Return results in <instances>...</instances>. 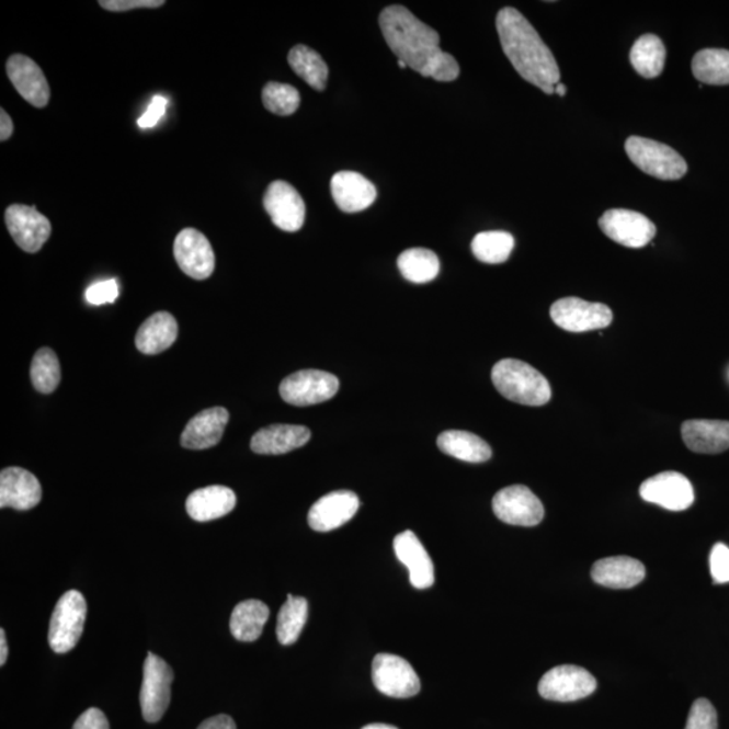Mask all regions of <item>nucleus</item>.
Returning <instances> with one entry per match:
<instances>
[{
	"mask_svg": "<svg viewBox=\"0 0 729 729\" xmlns=\"http://www.w3.org/2000/svg\"><path fill=\"white\" fill-rule=\"evenodd\" d=\"M383 36L399 60L424 78L453 81L459 66L452 55L441 49V37L405 5L392 4L380 14Z\"/></svg>",
	"mask_w": 729,
	"mask_h": 729,
	"instance_id": "obj_1",
	"label": "nucleus"
},
{
	"mask_svg": "<svg viewBox=\"0 0 729 729\" xmlns=\"http://www.w3.org/2000/svg\"><path fill=\"white\" fill-rule=\"evenodd\" d=\"M496 27L504 54L517 73L547 95H553L556 86L561 83V71L556 57L526 16L516 9L504 8L499 11Z\"/></svg>",
	"mask_w": 729,
	"mask_h": 729,
	"instance_id": "obj_2",
	"label": "nucleus"
},
{
	"mask_svg": "<svg viewBox=\"0 0 729 729\" xmlns=\"http://www.w3.org/2000/svg\"><path fill=\"white\" fill-rule=\"evenodd\" d=\"M492 381L505 399L517 405L540 407L551 400L550 383L540 372L523 361H499L492 369Z\"/></svg>",
	"mask_w": 729,
	"mask_h": 729,
	"instance_id": "obj_3",
	"label": "nucleus"
},
{
	"mask_svg": "<svg viewBox=\"0 0 729 729\" xmlns=\"http://www.w3.org/2000/svg\"><path fill=\"white\" fill-rule=\"evenodd\" d=\"M629 160L640 171L659 180H680L687 172V164L670 146L649 138L629 137L626 141Z\"/></svg>",
	"mask_w": 729,
	"mask_h": 729,
	"instance_id": "obj_4",
	"label": "nucleus"
},
{
	"mask_svg": "<svg viewBox=\"0 0 729 729\" xmlns=\"http://www.w3.org/2000/svg\"><path fill=\"white\" fill-rule=\"evenodd\" d=\"M87 602L78 591H69L58 600L49 624L48 641L57 654L75 649L83 634Z\"/></svg>",
	"mask_w": 729,
	"mask_h": 729,
	"instance_id": "obj_5",
	"label": "nucleus"
},
{
	"mask_svg": "<svg viewBox=\"0 0 729 729\" xmlns=\"http://www.w3.org/2000/svg\"><path fill=\"white\" fill-rule=\"evenodd\" d=\"M173 670L159 656L149 652L144 664V681L139 704H141L144 719L157 722L164 716L171 704V685Z\"/></svg>",
	"mask_w": 729,
	"mask_h": 729,
	"instance_id": "obj_6",
	"label": "nucleus"
},
{
	"mask_svg": "<svg viewBox=\"0 0 729 729\" xmlns=\"http://www.w3.org/2000/svg\"><path fill=\"white\" fill-rule=\"evenodd\" d=\"M340 389V380L331 373L322 371H300L284 378L280 395L285 402L295 407H308L328 401Z\"/></svg>",
	"mask_w": 729,
	"mask_h": 729,
	"instance_id": "obj_7",
	"label": "nucleus"
},
{
	"mask_svg": "<svg viewBox=\"0 0 729 729\" xmlns=\"http://www.w3.org/2000/svg\"><path fill=\"white\" fill-rule=\"evenodd\" d=\"M550 315L558 328L569 332L606 329L614 320V314L608 306L589 303L580 297L559 299L551 306Z\"/></svg>",
	"mask_w": 729,
	"mask_h": 729,
	"instance_id": "obj_8",
	"label": "nucleus"
},
{
	"mask_svg": "<svg viewBox=\"0 0 729 729\" xmlns=\"http://www.w3.org/2000/svg\"><path fill=\"white\" fill-rule=\"evenodd\" d=\"M596 687V679L588 670L562 664L542 676L538 690L540 696L550 702L570 703L591 696Z\"/></svg>",
	"mask_w": 729,
	"mask_h": 729,
	"instance_id": "obj_9",
	"label": "nucleus"
},
{
	"mask_svg": "<svg viewBox=\"0 0 729 729\" xmlns=\"http://www.w3.org/2000/svg\"><path fill=\"white\" fill-rule=\"evenodd\" d=\"M373 684L378 692L394 698H410L420 692L419 676L405 658L378 654L372 664Z\"/></svg>",
	"mask_w": 729,
	"mask_h": 729,
	"instance_id": "obj_10",
	"label": "nucleus"
},
{
	"mask_svg": "<svg viewBox=\"0 0 729 729\" xmlns=\"http://www.w3.org/2000/svg\"><path fill=\"white\" fill-rule=\"evenodd\" d=\"M494 515L512 526L534 527L544 521L542 501L524 486L501 489L492 501Z\"/></svg>",
	"mask_w": 729,
	"mask_h": 729,
	"instance_id": "obj_11",
	"label": "nucleus"
},
{
	"mask_svg": "<svg viewBox=\"0 0 729 729\" xmlns=\"http://www.w3.org/2000/svg\"><path fill=\"white\" fill-rule=\"evenodd\" d=\"M599 225L606 237L626 248H645L657 235L656 225L643 214L631 209H608Z\"/></svg>",
	"mask_w": 729,
	"mask_h": 729,
	"instance_id": "obj_12",
	"label": "nucleus"
},
{
	"mask_svg": "<svg viewBox=\"0 0 729 729\" xmlns=\"http://www.w3.org/2000/svg\"><path fill=\"white\" fill-rule=\"evenodd\" d=\"M5 226L16 244L27 253H37L52 235V225L36 207L13 204L4 214Z\"/></svg>",
	"mask_w": 729,
	"mask_h": 729,
	"instance_id": "obj_13",
	"label": "nucleus"
},
{
	"mask_svg": "<svg viewBox=\"0 0 729 729\" xmlns=\"http://www.w3.org/2000/svg\"><path fill=\"white\" fill-rule=\"evenodd\" d=\"M639 492L647 503L674 512L690 509L694 501L692 482L679 471H663L649 478L641 483Z\"/></svg>",
	"mask_w": 729,
	"mask_h": 729,
	"instance_id": "obj_14",
	"label": "nucleus"
},
{
	"mask_svg": "<svg viewBox=\"0 0 729 729\" xmlns=\"http://www.w3.org/2000/svg\"><path fill=\"white\" fill-rule=\"evenodd\" d=\"M174 259L186 276L195 280L212 277L215 254L206 236L195 229H184L174 239Z\"/></svg>",
	"mask_w": 729,
	"mask_h": 729,
	"instance_id": "obj_15",
	"label": "nucleus"
},
{
	"mask_svg": "<svg viewBox=\"0 0 729 729\" xmlns=\"http://www.w3.org/2000/svg\"><path fill=\"white\" fill-rule=\"evenodd\" d=\"M265 212L273 225L287 232L299 231L305 225L306 204L299 192L287 182H273L264 195Z\"/></svg>",
	"mask_w": 729,
	"mask_h": 729,
	"instance_id": "obj_16",
	"label": "nucleus"
},
{
	"mask_svg": "<svg viewBox=\"0 0 729 729\" xmlns=\"http://www.w3.org/2000/svg\"><path fill=\"white\" fill-rule=\"evenodd\" d=\"M360 509L358 496L350 491H337L323 496L308 512V524L318 533H329L352 521Z\"/></svg>",
	"mask_w": 729,
	"mask_h": 729,
	"instance_id": "obj_17",
	"label": "nucleus"
},
{
	"mask_svg": "<svg viewBox=\"0 0 729 729\" xmlns=\"http://www.w3.org/2000/svg\"><path fill=\"white\" fill-rule=\"evenodd\" d=\"M9 79L27 103L37 109L46 107L50 99V87L36 62L23 55L9 58L5 66Z\"/></svg>",
	"mask_w": 729,
	"mask_h": 729,
	"instance_id": "obj_18",
	"label": "nucleus"
},
{
	"mask_svg": "<svg viewBox=\"0 0 729 729\" xmlns=\"http://www.w3.org/2000/svg\"><path fill=\"white\" fill-rule=\"evenodd\" d=\"M43 499L38 478L21 468H8L0 474V509L27 511Z\"/></svg>",
	"mask_w": 729,
	"mask_h": 729,
	"instance_id": "obj_19",
	"label": "nucleus"
},
{
	"mask_svg": "<svg viewBox=\"0 0 729 729\" xmlns=\"http://www.w3.org/2000/svg\"><path fill=\"white\" fill-rule=\"evenodd\" d=\"M330 186L338 208L348 214L364 212L377 197L376 186L357 172L335 173Z\"/></svg>",
	"mask_w": 729,
	"mask_h": 729,
	"instance_id": "obj_20",
	"label": "nucleus"
},
{
	"mask_svg": "<svg viewBox=\"0 0 729 729\" xmlns=\"http://www.w3.org/2000/svg\"><path fill=\"white\" fill-rule=\"evenodd\" d=\"M396 557L410 571L411 585L417 589H429L434 585V563L428 550L412 531L396 536L394 540Z\"/></svg>",
	"mask_w": 729,
	"mask_h": 729,
	"instance_id": "obj_21",
	"label": "nucleus"
},
{
	"mask_svg": "<svg viewBox=\"0 0 729 729\" xmlns=\"http://www.w3.org/2000/svg\"><path fill=\"white\" fill-rule=\"evenodd\" d=\"M229 411L224 407H214L197 413L185 425L182 434V446L190 451H206L217 446L224 436L227 423H229Z\"/></svg>",
	"mask_w": 729,
	"mask_h": 729,
	"instance_id": "obj_22",
	"label": "nucleus"
},
{
	"mask_svg": "<svg viewBox=\"0 0 729 729\" xmlns=\"http://www.w3.org/2000/svg\"><path fill=\"white\" fill-rule=\"evenodd\" d=\"M682 440L693 453L720 454L729 448L727 420H686L681 429Z\"/></svg>",
	"mask_w": 729,
	"mask_h": 729,
	"instance_id": "obj_23",
	"label": "nucleus"
},
{
	"mask_svg": "<svg viewBox=\"0 0 729 729\" xmlns=\"http://www.w3.org/2000/svg\"><path fill=\"white\" fill-rule=\"evenodd\" d=\"M310 437L305 425L274 424L255 433L250 447L262 456H280L307 445Z\"/></svg>",
	"mask_w": 729,
	"mask_h": 729,
	"instance_id": "obj_24",
	"label": "nucleus"
},
{
	"mask_svg": "<svg viewBox=\"0 0 729 729\" xmlns=\"http://www.w3.org/2000/svg\"><path fill=\"white\" fill-rule=\"evenodd\" d=\"M237 496L232 489L212 486L192 492L186 499V512L196 522H212L236 509Z\"/></svg>",
	"mask_w": 729,
	"mask_h": 729,
	"instance_id": "obj_25",
	"label": "nucleus"
},
{
	"mask_svg": "<svg viewBox=\"0 0 729 729\" xmlns=\"http://www.w3.org/2000/svg\"><path fill=\"white\" fill-rule=\"evenodd\" d=\"M646 568L631 557L600 559L592 568V579L599 585L611 589H629L645 580Z\"/></svg>",
	"mask_w": 729,
	"mask_h": 729,
	"instance_id": "obj_26",
	"label": "nucleus"
},
{
	"mask_svg": "<svg viewBox=\"0 0 729 729\" xmlns=\"http://www.w3.org/2000/svg\"><path fill=\"white\" fill-rule=\"evenodd\" d=\"M179 326L171 314L161 311L151 315L139 328L136 346L144 354L155 355L166 352L178 340Z\"/></svg>",
	"mask_w": 729,
	"mask_h": 729,
	"instance_id": "obj_27",
	"label": "nucleus"
},
{
	"mask_svg": "<svg viewBox=\"0 0 729 729\" xmlns=\"http://www.w3.org/2000/svg\"><path fill=\"white\" fill-rule=\"evenodd\" d=\"M437 447L447 456L464 460V463L482 464L492 457V448L480 436L468 431H445L436 441Z\"/></svg>",
	"mask_w": 729,
	"mask_h": 729,
	"instance_id": "obj_28",
	"label": "nucleus"
},
{
	"mask_svg": "<svg viewBox=\"0 0 729 729\" xmlns=\"http://www.w3.org/2000/svg\"><path fill=\"white\" fill-rule=\"evenodd\" d=\"M270 619V608L260 600H247L232 611L230 631L239 641H254L261 637L262 629Z\"/></svg>",
	"mask_w": 729,
	"mask_h": 729,
	"instance_id": "obj_29",
	"label": "nucleus"
},
{
	"mask_svg": "<svg viewBox=\"0 0 729 729\" xmlns=\"http://www.w3.org/2000/svg\"><path fill=\"white\" fill-rule=\"evenodd\" d=\"M288 62L299 78L312 87L314 90L323 91L328 86L329 67L322 56L306 45H296L288 55Z\"/></svg>",
	"mask_w": 729,
	"mask_h": 729,
	"instance_id": "obj_30",
	"label": "nucleus"
},
{
	"mask_svg": "<svg viewBox=\"0 0 729 729\" xmlns=\"http://www.w3.org/2000/svg\"><path fill=\"white\" fill-rule=\"evenodd\" d=\"M635 71L646 79L658 78L667 61V48L654 34H645L634 44L629 54Z\"/></svg>",
	"mask_w": 729,
	"mask_h": 729,
	"instance_id": "obj_31",
	"label": "nucleus"
},
{
	"mask_svg": "<svg viewBox=\"0 0 729 729\" xmlns=\"http://www.w3.org/2000/svg\"><path fill=\"white\" fill-rule=\"evenodd\" d=\"M399 271L408 282L425 284L440 274V259L429 249L415 248L402 252L398 260Z\"/></svg>",
	"mask_w": 729,
	"mask_h": 729,
	"instance_id": "obj_32",
	"label": "nucleus"
},
{
	"mask_svg": "<svg viewBox=\"0 0 729 729\" xmlns=\"http://www.w3.org/2000/svg\"><path fill=\"white\" fill-rule=\"evenodd\" d=\"M692 71L702 84L729 86V50H699L693 57Z\"/></svg>",
	"mask_w": 729,
	"mask_h": 729,
	"instance_id": "obj_33",
	"label": "nucleus"
},
{
	"mask_svg": "<svg viewBox=\"0 0 729 729\" xmlns=\"http://www.w3.org/2000/svg\"><path fill=\"white\" fill-rule=\"evenodd\" d=\"M513 248L515 238L506 231H483L471 242L476 259L491 265L503 264L510 259Z\"/></svg>",
	"mask_w": 729,
	"mask_h": 729,
	"instance_id": "obj_34",
	"label": "nucleus"
},
{
	"mask_svg": "<svg viewBox=\"0 0 729 729\" xmlns=\"http://www.w3.org/2000/svg\"><path fill=\"white\" fill-rule=\"evenodd\" d=\"M308 619V602L305 597L289 594L287 602L280 610L277 619V639L283 646L294 645L300 638Z\"/></svg>",
	"mask_w": 729,
	"mask_h": 729,
	"instance_id": "obj_35",
	"label": "nucleus"
},
{
	"mask_svg": "<svg viewBox=\"0 0 729 729\" xmlns=\"http://www.w3.org/2000/svg\"><path fill=\"white\" fill-rule=\"evenodd\" d=\"M31 378L39 394L55 392L61 380L60 363L54 350L39 349L32 361Z\"/></svg>",
	"mask_w": 729,
	"mask_h": 729,
	"instance_id": "obj_36",
	"label": "nucleus"
},
{
	"mask_svg": "<svg viewBox=\"0 0 729 729\" xmlns=\"http://www.w3.org/2000/svg\"><path fill=\"white\" fill-rule=\"evenodd\" d=\"M262 103L272 114L289 116L300 107V93L295 87L272 81L262 90Z\"/></svg>",
	"mask_w": 729,
	"mask_h": 729,
	"instance_id": "obj_37",
	"label": "nucleus"
},
{
	"mask_svg": "<svg viewBox=\"0 0 729 729\" xmlns=\"http://www.w3.org/2000/svg\"><path fill=\"white\" fill-rule=\"evenodd\" d=\"M685 729H717V714L707 698H698L692 705Z\"/></svg>",
	"mask_w": 729,
	"mask_h": 729,
	"instance_id": "obj_38",
	"label": "nucleus"
},
{
	"mask_svg": "<svg viewBox=\"0 0 729 729\" xmlns=\"http://www.w3.org/2000/svg\"><path fill=\"white\" fill-rule=\"evenodd\" d=\"M709 565L711 579L715 582H729V547L727 545L716 544L711 548Z\"/></svg>",
	"mask_w": 729,
	"mask_h": 729,
	"instance_id": "obj_39",
	"label": "nucleus"
},
{
	"mask_svg": "<svg viewBox=\"0 0 729 729\" xmlns=\"http://www.w3.org/2000/svg\"><path fill=\"white\" fill-rule=\"evenodd\" d=\"M119 295L118 284L116 280H106V282H101L91 285L89 289L86 291V299L93 306L107 305V303H114L116 297Z\"/></svg>",
	"mask_w": 729,
	"mask_h": 729,
	"instance_id": "obj_40",
	"label": "nucleus"
},
{
	"mask_svg": "<svg viewBox=\"0 0 729 729\" xmlns=\"http://www.w3.org/2000/svg\"><path fill=\"white\" fill-rule=\"evenodd\" d=\"M164 4V0H101L99 2L102 9L115 11V13L137 9H159Z\"/></svg>",
	"mask_w": 729,
	"mask_h": 729,
	"instance_id": "obj_41",
	"label": "nucleus"
},
{
	"mask_svg": "<svg viewBox=\"0 0 729 729\" xmlns=\"http://www.w3.org/2000/svg\"><path fill=\"white\" fill-rule=\"evenodd\" d=\"M167 104L168 101L164 96H155L148 110H146L141 118L138 119L139 127H153L159 124V121L166 115Z\"/></svg>",
	"mask_w": 729,
	"mask_h": 729,
	"instance_id": "obj_42",
	"label": "nucleus"
},
{
	"mask_svg": "<svg viewBox=\"0 0 729 729\" xmlns=\"http://www.w3.org/2000/svg\"><path fill=\"white\" fill-rule=\"evenodd\" d=\"M72 729H110V725L101 709L90 708L80 715Z\"/></svg>",
	"mask_w": 729,
	"mask_h": 729,
	"instance_id": "obj_43",
	"label": "nucleus"
},
{
	"mask_svg": "<svg viewBox=\"0 0 729 729\" xmlns=\"http://www.w3.org/2000/svg\"><path fill=\"white\" fill-rule=\"evenodd\" d=\"M197 729H237V726L230 716L218 715L204 720Z\"/></svg>",
	"mask_w": 729,
	"mask_h": 729,
	"instance_id": "obj_44",
	"label": "nucleus"
},
{
	"mask_svg": "<svg viewBox=\"0 0 729 729\" xmlns=\"http://www.w3.org/2000/svg\"><path fill=\"white\" fill-rule=\"evenodd\" d=\"M0 114H2L0 115V139L4 143L13 136L14 124L13 121H11L10 115L5 113L3 109L0 110Z\"/></svg>",
	"mask_w": 729,
	"mask_h": 729,
	"instance_id": "obj_45",
	"label": "nucleus"
},
{
	"mask_svg": "<svg viewBox=\"0 0 729 729\" xmlns=\"http://www.w3.org/2000/svg\"><path fill=\"white\" fill-rule=\"evenodd\" d=\"M8 657H9L8 640H5L4 629H0V664H2V667H4L5 661H8Z\"/></svg>",
	"mask_w": 729,
	"mask_h": 729,
	"instance_id": "obj_46",
	"label": "nucleus"
},
{
	"mask_svg": "<svg viewBox=\"0 0 729 729\" xmlns=\"http://www.w3.org/2000/svg\"><path fill=\"white\" fill-rule=\"evenodd\" d=\"M363 729H398V728L388 725H380V722H377V725H369L364 727Z\"/></svg>",
	"mask_w": 729,
	"mask_h": 729,
	"instance_id": "obj_47",
	"label": "nucleus"
},
{
	"mask_svg": "<svg viewBox=\"0 0 729 729\" xmlns=\"http://www.w3.org/2000/svg\"><path fill=\"white\" fill-rule=\"evenodd\" d=\"M556 92L558 93L559 96L563 98L566 95V86L562 83H558L556 86Z\"/></svg>",
	"mask_w": 729,
	"mask_h": 729,
	"instance_id": "obj_48",
	"label": "nucleus"
},
{
	"mask_svg": "<svg viewBox=\"0 0 729 729\" xmlns=\"http://www.w3.org/2000/svg\"><path fill=\"white\" fill-rule=\"evenodd\" d=\"M399 67L400 68H407L406 62H402L401 60H398Z\"/></svg>",
	"mask_w": 729,
	"mask_h": 729,
	"instance_id": "obj_49",
	"label": "nucleus"
}]
</instances>
